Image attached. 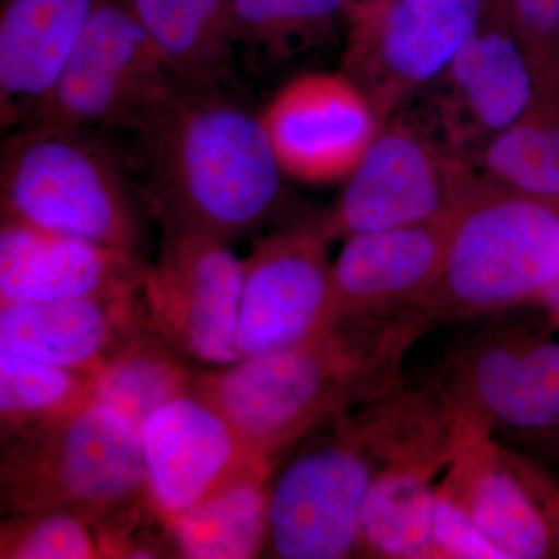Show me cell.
<instances>
[{
    "label": "cell",
    "mask_w": 559,
    "mask_h": 559,
    "mask_svg": "<svg viewBox=\"0 0 559 559\" xmlns=\"http://www.w3.org/2000/svg\"><path fill=\"white\" fill-rule=\"evenodd\" d=\"M242 259L210 237L160 241L140 288L151 329L198 369L241 359L237 347Z\"/></svg>",
    "instance_id": "4fadbf2b"
},
{
    "label": "cell",
    "mask_w": 559,
    "mask_h": 559,
    "mask_svg": "<svg viewBox=\"0 0 559 559\" xmlns=\"http://www.w3.org/2000/svg\"><path fill=\"white\" fill-rule=\"evenodd\" d=\"M331 238L323 213L286 218L242 259L241 358L294 347L331 329Z\"/></svg>",
    "instance_id": "7c38bea8"
},
{
    "label": "cell",
    "mask_w": 559,
    "mask_h": 559,
    "mask_svg": "<svg viewBox=\"0 0 559 559\" xmlns=\"http://www.w3.org/2000/svg\"><path fill=\"white\" fill-rule=\"evenodd\" d=\"M465 162L496 186L559 207V102H535Z\"/></svg>",
    "instance_id": "484cf974"
},
{
    "label": "cell",
    "mask_w": 559,
    "mask_h": 559,
    "mask_svg": "<svg viewBox=\"0 0 559 559\" xmlns=\"http://www.w3.org/2000/svg\"><path fill=\"white\" fill-rule=\"evenodd\" d=\"M452 212L415 226L345 238L331 267V326L380 322L417 304L443 266Z\"/></svg>",
    "instance_id": "2e32d148"
},
{
    "label": "cell",
    "mask_w": 559,
    "mask_h": 559,
    "mask_svg": "<svg viewBox=\"0 0 559 559\" xmlns=\"http://www.w3.org/2000/svg\"><path fill=\"white\" fill-rule=\"evenodd\" d=\"M535 307L540 311V318L547 329L559 330V278Z\"/></svg>",
    "instance_id": "4dcf8cb0"
},
{
    "label": "cell",
    "mask_w": 559,
    "mask_h": 559,
    "mask_svg": "<svg viewBox=\"0 0 559 559\" xmlns=\"http://www.w3.org/2000/svg\"><path fill=\"white\" fill-rule=\"evenodd\" d=\"M261 121L286 178L342 183L381 130L370 98L342 70H304L261 109Z\"/></svg>",
    "instance_id": "5bb4252c"
},
{
    "label": "cell",
    "mask_w": 559,
    "mask_h": 559,
    "mask_svg": "<svg viewBox=\"0 0 559 559\" xmlns=\"http://www.w3.org/2000/svg\"><path fill=\"white\" fill-rule=\"evenodd\" d=\"M171 79L226 86L237 66L229 0H128Z\"/></svg>",
    "instance_id": "7402d4cb"
},
{
    "label": "cell",
    "mask_w": 559,
    "mask_h": 559,
    "mask_svg": "<svg viewBox=\"0 0 559 559\" xmlns=\"http://www.w3.org/2000/svg\"><path fill=\"white\" fill-rule=\"evenodd\" d=\"M87 401L83 374L0 352V432L60 417Z\"/></svg>",
    "instance_id": "4316f807"
},
{
    "label": "cell",
    "mask_w": 559,
    "mask_h": 559,
    "mask_svg": "<svg viewBox=\"0 0 559 559\" xmlns=\"http://www.w3.org/2000/svg\"><path fill=\"white\" fill-rule=\"evenodd\" d=\"M559 448V447H558Z\"/></svg>",
    "instance_id": "d6a6232c"
},
{
    "label": "cell",
    "mask_w": 559,
    "mask_h": 559,
    "mask_svg": "<svg viewBox=\"0 0 559 559\" xmlns=\"http://www.w3.org/2000/svg\"><path fill=\"white\" fill-rule=\"evenodd\" d=\"M197 370L145 320L83 377L92 401L121 412L140 428L153 412L190 392Z\"/></svg>",
    "instance_id": "cb8c5ba5"
},
{
    "label": "cell",
    "mask_w": 559,
    "mask_h": 559,
    "mask_svg": "<svg viewBox=\"0 0 559 559\" xmlns=\"http://www.w3.org/2000/svg\"><path fill=\"white\" fill-rule=\"evenodd\" d=\"M2 559L103 558L97 530L70 511L50 510L5 516L0 530Z\"/></svg>",
    "instance_id": "83f0119b"
},
{
    "label": "cell",
    "mask_w": 559,
    "mask_h": 559,
    "mask_svg": "<svg viewBox=\"0 0 559 559\" xmlns=\"http://www.w3.org/2000/svg\"><path fill=\"white\" fill-rule=\"evenodd\" d=\"M476 178L465 160L395 117L382 124L362 159L323 212L331 241L415 226L447 216Z\"/></svg>",
    "instance_id": "30bf717a"
},
{
    "label": "cell",
    "mask_w": 559,
    "mask_h": 559,
    "mask_svg": "<svg viewBox=\"0 0 559 559\" xmlns=\"http://www.w3.org/2000/svg\"><path fill=\"white\" fill-rule=\"evenodd\" d=\"M139 436L146 502L164 522L229 481L275 466L193 390L153 412L140 425Z\"/></svg>",
    "instance_id": "9a60e30c"
},
{
    "label": "cell",
    "mask_w": 559,
    "mask_h": 559,
    "mask_svg": "<svg viewBox=\"0 0 559 559\" xmlns=\"http://www.w3.org/2000/svg\"><path fill=\"white\" fill-rule=\"evenodd\" d=\"M272 469L229 481L164 522L175 558L252 559L266 555L267 487Z\"/></svg>",
    "instance_id": "603a6c76"
},
{
    "label": "cell",
    "mask_w": 559,
    "mask_h": 559,
    "mask_svg": "<svg viewBox=\"0 0 559 559\" xmlns=\"http://www.w3.org/2000/svg\"><path fill=\"white\" fill-rule=\"evenodd\" d=\"M546 330L500 319L452 356L441 393L471 433L499 429L559 447V342Z\"/></svg>",
    "instance_id": "9c48e42d"
},
{
    "label": "cell",
    "mask_w": 559,
    "mask_h": 559,
    "mask_svg": "<svg viewBox=\"0 0 559 559\" xmlns=\"http://www.w3.org/2000/svg\"><path fill=\"white\" fill-rule=\"evenodd\" d=\"M411 344L393 320L341 323L294 347L198 369L191 390L275 463L320 426L392 388Z\"/></svg>",
    "instance_id": "7a4b0ae2"
},
{
    "label": "cell",
    "mask_w": 559,
    "mask_h": 559,
    "mask_svg": "<svg viewBox=\"0 0 559 559\" xmlns=\"http://www.w3.org/2000/svg\"><path fill=\"white\" fill-rule=\"evenodd\" d=\"M441 463L392 466L371 485L360 514V554L369 557H437L433 511L437 491L430 484Z\"/></svg>",
    "instance_id": "d4e9b609"
},
{
    "label": "cell",
    "mask_w": 559,
    "mask_h": 559,
    "mask_svg": "<svg viewBox=\"0 0 559 559\" xmlns=\"http://www.w3.org/2000/svg\"><path fill=\"white\" fill-rule=\"evenodd\" d=\"M535 75L495 0L479 31L400 116L466 160L535 105Z\"/></svg>",
    "instance_id": "8fae6325"
},
{
    "label": "cell",
    "mask_w": 559,
    "mask_h": 559,
    "mask_svg": "<svg viewBox=\"0 0 559 559\" xmlns=\"http://www.w3.org/2000/svg\"><path fill=\"white\" fill-rule=\"evenodd\" d=\"M0 433L3 516L70 511L105 546L150 513L139 428L121 412L91 400Z\"/></svg>",
    "instance_id": "3957f363"
},
{
    "label": "cell",
    "mask_w": 559,
    "mask_h": 559,
    "mask_svg": "<svg viewBox=\"0 0 559 559\" xmlns=\"http://www.w3.org/2000/svg\"><path fill=\"white\" fill-rule=\"evenodd\" d=\"M520 40L536 81V102H559V0H495Z\"/></svg>",
    "instance_id": "f1b7e54d"
},
{
    "label": "cell",
    "mask_w": 559,
    "mask_h": 559,
    "mask_svg": "<svg viewBox=\"0 0 559 559\" xmlns=\"http://www.w3.org/2000/svg\"><path fill=\"white\" fill-rule=\"evenodd\" d=\"M558 278V205L477 173L452 212L439 277L401 318L419 336L433 323L535 307Z\"/></svg>",
    "instance_id": "277c9868"
},
{
    "label": "cell",
    "mask_w": 559,
    "mask_h": 559,
    "mask_svg": "<svg viewBox=\"0 0 559 559\" xmlns=\"http://www.w3.org/2000/svg\"><path fill=\"white\" fill-rule=\"evenodd\" d=\"M98 0H2L0 120L21 127L47 97Z\"/></svg>",
    "instance_id": "ac0fdd59"
},
{
    "label": "cell",
    "mask_w": 559,
    "mask_h": 559,
    "mask_svg": "<svg viewBox=\"0 0 559 559\" xmlns=\"http://www.w3.org/2000/svg\"><path fill=\"white\" fill-rule=\"evenodd\" d=\"M491 0H358L341 50L381 124L439 79L479 31Z\"/></svg>",
    "instance_id": "52a82bcc"
},
{
    "label": "cell",
    "mask_w": 559,
    "mask_h": 559,
    "mask_svg": "<svg viewBox=\"0 0 559 559\" xmlns=\"http://www.w3.org/2000/svg\"><path fill=\"white\" fill-rule=\"evenodd\" d=\"M143 186L162 240L210 237L234 245L289 216L286 175L261 110L226 86L170 87L135 124Z\"/></svg>",
    "instance_id": "6da1fadb"
},
{
    "label": "cell",
    "mask_w": 559,
    "mask_h": 559,
    "mask_svg": "<svg viewBox=\"0 0 559 559\" xmlns=\"http://www.w3.org/2000/svg\"><path fill=\"white\" fill-rule=\"evenodd\" d=\"M358 0H229L237 61L267 72L310 60L347 36Z\"/></svg>",
    "instance_id": "44dd1931"
},
{
    "label": "cell",
    "mask_w": 559,
    "mask_h": 559,
    "mask_svg": "<svg viewBox=\"0 0 559 559\" xmlns=\"http://www.w3.org/2000/svg\"><path fill=\"white\" fill-rule=\"evenodd\" d=\"M145 320L140 293L117 299L0 301V352L84 374Z\"/></svg>",
    "instance_id": "d6986e66"
},
{
    "label": "cell",
    "mask_w": 559,
    "mask_h": 559,
    "mask_svg": "<svg viewBox=\"0 0 559 559\" xmlns=\"http://www.w3.org/2000/svg\"><path fill=\"white\" fill-rule=\"evenodd\" d=\"M412 462L406 441L377 404L359 418H334L331 432L272 471L266 557H358L360 514L371 485L385 469Z\"/></svg>",
    "instance_id": "5b68a950"
},
{
    "label": "cell",
    "mask_w": 559,
    "mask_h": 559,
    "mask_svg": "<svg viewBox=\"0 0 559 559\" xmlns=\"http://www.w3.org/2000/svg\"><path fill=\"white\" fill-rule=\"evenodd\" d=\"M433 543L439 558L506 559L481 535L465 509L440 488L433 511Z\"/></svg>",
    "instance_id": "f546056e"
},
{
    "label": "cell",
    "mask_w": 559,
    "mask_h": 559,
    "mask_svg": "<svg viewBox=\"0 0 559 559\" xmlns=\"http://www.w3.org/2000/svg\"><path fill=\"white\" fill-rule=\"evenodd\" d=\"M142 253L57 234L2 215L0 301L117 299L140 293Z\"/></svg>",
    "instance_id": "e0dca14e"
},
{
    "label": "cell",
    "mask_w": 559,
    "mask_h": 559,
    "mask_svg": "<svg viewBox=\"0 0 559 559\" xmlns=\"http://www.w3.org/2000/svg\"><path fill=\"white\" fill-rule=\"evenodd\" d=\"M440 489L465 509L506 559L558 555L557 536L543 503L487 436L460 448Z\"/></svg>",
    "instance_id": "ffe728a7"
},
{
    "label": "cell",
    "mask_w": 559,
    "mask_h": 559,
    "mask_svg": "<svg viewBox=\"0 0 559 559\" xmlns=\"http://www.w3.org/2000/svg\"><path fill=\"white\" fill-rule=\"evenodd\" d=\"M171 83L128 0H98L57 83L22 124L131 132Z\"/></svg>",
    "instance_id": "ba28073f"
},
{
    "label": "cell",
    "mask_w": 559,
    "mask_h": 559,
    "mask_svg": "<svg viewBox=\"0 0 559 559\" xmlns=\"http://www.w3.org/2000/svg\"><path fill=\"white\" fill-rule=\"evenodd\" d=\"M2 215L108 248L142 253L154 221L139 186L91 134L22 124L0 154Z\"/></svg>",
    "instance_id": "8992f818"
},
{
    "label": "cell",
    "mask_w": 559,
    "mask_h": 559,
    "mask_svg": "<svg viewBox=\"0 0 559 559\" xmlns=\"http://www.w3.org/2000/svg\"><path fill=\"white\" fill-rule=\"evenodd\" d=\"M544 509H546L547 514H549L551 525H554L555 530V536H557V549L559 554V500H557V503H547V506H544Z\"/></svg>",
    "instance_id": "1f68e13d"
}]
</instances>
